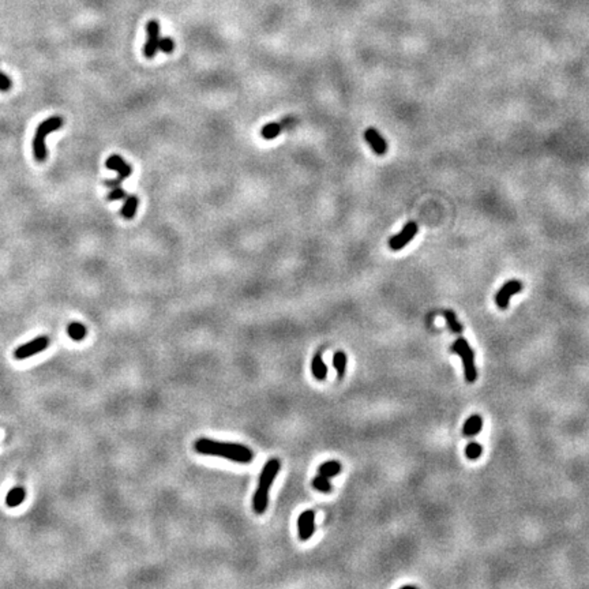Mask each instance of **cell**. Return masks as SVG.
Wrapping results in <instances>:
<instances>
[{
	"mask_svg": "<svg viewBox=\"0 0 589 589\" xmlns=\"http://www.w3.org/2000/svg\"><path fill=\"white\" fill-rule=\"evenodd\" d=\"M483 429V419L480 415H472L471 418L467 419L464 427H462V434L465 437H475Z\"/></svg>",
	"mask_w": 589,
	"mask_h": 589,
	"instance_id": "cell-12",
	"label": "cell"
},
{
	"mask_svg": "<svg viewBox=\"0 0 589 589\" xmlns=\"http://www.w3.org/2000/svg\"><path fill=\"white\" fill-rule=\"evenodd\" d=\"M453 353H457L462 358V363H464V372H465V379L468 383H473L477 378V371L475 367V355L471 345L465 338H458L456 340V343L453 344L452 347Z\"/></svg>",
	"mask_w": 589,
	"mask_h": 589,
	"instance_id": "cell-4",
	"label": "cell"
},
{
	"mask_svg": "<svg viewBox=\"0 0 589 589\" xmlns=\"http://www.w3.org/2000/svg\"><path fill=\"white\" fill-rule=\"evenodd\" d=\"M481 453H483V446L480 445V443H477V442H471V443H468L467 448H465L467 458L471 461L477 460V458L481 456Z\"/></svg>",
	"mask_w": 589,
	"mask_h": 589,
	"instance_id": "cell-21",
	"label": "cell"
},
{
	"mask_svg": "<svg viewBox=\"0 0 589 589\" xmlns=\"http://www.w3.org/2000/svg\"><path fill=\"white\" fill-rule=\"evenodd\" d=\"M64 120L60 116H52L47 120H44L41 124L35 130V135L33 138V154L34 158L39 163L47 160L48 153H47V145H45V139L51 133L59 130L63 126Z\"/></svg>",
	"mask_w": 589,
	"mask_h": 589,
	"instance_id": "cell-3",
	"label": "cell"
},
{
	"mask_svg": "<svg viewBox=\"0 0 589 589\" xmlns=\"http://www.w3.org/2000/svg\"><path fill=\"white\" fill-rule=\"evenodd\" d=\"M364 139L367 140V144L370 145L371 149L374 150L377 156H383L387 152V142L386 139L378 133V130L374 127H368L364 131Z\"/></svg>",
	"mask_w": 589,
	"mask_h": 589,
	"instance_id": "cell-11",
	"label": "cell"
},
{
	"mask_svg": "<svg viewBox=\"0 0 589 589\" xmlns=\"http://www.w3.org/2000/svg\"><path fill=\"white\" fill-rule=\"evenodd\" d=\"M138 205H139V199L137 195H127L124 201V205L121 207L120 215L124 217L126 220H133L137 215Z\"/></svg>",
	"mask_w": 589,
	"mask_h": 589,
	"instance_id": "cell-13",
	"label": "cell"
},
{
	"mask_svg": "<svg viewBox=\"0 0 589 589\" xmlns=\"http://www.w3.org/2000/svg\"><path fill=\"white\" fill-rule=\"evenodd\" d=\"M312 486H314L315 490H318V491L320 492H325V494H329V492L332 491V484H330L328 477L320 476V475L312 479Z\"/></svg>",
	"mask_w": 589,
	"mask_h": 589,
	"instance_id": "cell-22",
	"label": "cell"
},
{
	"mask_svg": "<svg viewBox=\"0 0 589 589\" xmlns=\"http://www.w3.org/2000/svg\"><path fill=\"white\" fill-rule=\"evenodd\" d=\"M158 49L164 52V53H171V52L175 49V43H173V40L169 39V37H164V39H161L160 40V47H158Z\"/></svg>",
	"mask_w": 589,
	"mask_h": 589,
	"instance_id": "cell-23",
	"label": "cell"
},
{
	"mask_svg": "<svg viewBox=\"0 0 589 589\" xmlns=\"http://www.w3.org/2000/svg\"><path fill=\"white\" fill-rule=\"evenodd\" d=\"M311 371L312 375H314V378H316L318 381H325L326 377H328V367H326V364H325V362L322 360L319 353H316V355L314 356V359H312Z\"/></svg>",
	"mask_w": 589,
	"mask_h": 589,
	"instance_id": "cell-14",
	"label": "cell"
},
{
	"mask_svg": "<svg viewBox=\"0 0 589 589\" xmlns=\"http://www.w3.org/2000/svg\"><path fill=\"white\" fill-rule=\"evenodd\" d=\"M25 496H26V491H25L24 487H14L8 491L7 496H6V504L10 507L20 506L25 501Z\"/></svg>",
	"mask_w": 589,
	"mask_h": 589,
	"instance_id": "cell-15",
	"label": "cell"
},
{
	"mask_svg": "<svg viewBox=\"0 0 589 589\" xmlns=\"http://www.w3.org/2000/svg\"><path fill=\"white\" fill-rule=\"evenodd\" d=\"M12 81L8 78L7 75L0 71V92H8L11 89Z\"/></svg>",
	"mask_w": 589,
	"mask_h": 589,
	"instance_id": "cell-25",
	"label": "cell"
},
{
	"mask_svg": "<svg viewBox=\"0 0 589 589\" xmlns=\"http://www.w3.org/2000/svg\"><path fill=\"white\" fill-rule=\"evenodd\" d=\"M418 232H419V226L415 221L406 223L400 234L394 235V236H391V238L389 239V247H390V250L393 251L402 250L406 244H409V242L416 236V235H418Z\"/></svg>",
	"mask_w": 589,
	"mask_h": 589,
	"instance_id": "cell-6",
	"label": "cell"
},
{
	"mask_svg": "<svg viewBox=\"0 0 589 589\" xmlns=\"http://www.w3.org/2000/svg\"><path fill=\"white\" fill-rule=\"evenodd\" d=\"M197 452L205 456H219L226 460L235 461L239 464H250L254 458V453L250 448L240 443H228V442H217L199 438L194 443Z\"/></svg>",
	"mask_w": 589,
	"mask_h": 589,
	"instance_id": "cell-1",
	"label": "cell"
},
{
	"mask_svg": "<svg viewBox=\"0 0 589 589\" xmlns=\"http://www.w3.org/2000/svg\"><path fill=\"white\" fill-rule=\"evenodd\" d=\"M315 513L312 510L303 511L299 519H297V529H299V538L300 540L306 542L311 538L315 531Z\"/></svg>",
	"mask_w": 589,
	"mask_h": 589,
	"instance_id": "cell-10",
	"label": "cell"
},
{
	"mask_svg": "<svg viewBox=\"0 0 589 589\" xmlns=\"http://www.w3.org/2000/svg\"><path fill=\"white\" fill-rule=\"evenodd\" d=\"M445 319H446V324H448V328L452 330L453 333H457V334H460V333H462V330H464V328H462V325L458 322V319H457L456 314H454V311H452V310H448V311H445Z\"/></svg>",
	"mask_w": 589,
	"mask_h": 589,
	"instance_id": "cell-20",
	"label": "cell"
},
{
	"mask_svg": "<svg viewBox=\"0 0 589 589\" xmlns=\"http://www.w3.org/2000/svg\"><path fill=\"white\" fill-rule=\"evenodd\" d=\"M48 345H49V338L47 336H40L33 340V341H30V343L16 348L14 356L20 360L26 359V358H30V356L37 355L40 352L45 351Z\"/></svg>",
	"mask_w": 589,
	"mask_h": 589,
	"instance_id": "cell-8",
	"label": "cell"
},
{
	"mask_svg": "<svg viewBox=\"0 0 589 589\" xmlns=\"http://www.w3.org/2000/svg\"><path fill=\"white\" fill-rule=\"evenodd\" d=\"M105 167L108 169H112V171H116L117 172V179L115 180H106L105 184L106 187H120L121 183H123V180H126L127 177H130L131 176V173H133V168H131V165L127 164L123 158H121L120 156H117V154H113V156H111L108 160H106L105 163Z\"/></svg>",
	"mask_w": 589,
	"mask_h": 589,
	"instance_id": "cell-5",
	"label": "cell"
},
{
	"mask_svg": "<svg viewBox=\"0 0 589 589\" xmlns=\"http://www.w3.org/2000/svg\"><path fill=\"white\" fill-rule=\"evenodd\" d=\"M127 198V194L121 187H113L112 191L108 194V201H120Z\"/></svg>",
	"mask_w": 589,
	"mask_h": 589,
	"instance_id": "cell-24",
	"label": "cell"
},
{
	"mask_svg": "<svg viewBox=\"0 0 589 589\" xmlns=\"http://www.w3.org/2000/svg\"><path fill=\"white\" fill-rule=\"evenodd\" d=\"M318 469H319L320 476H325L328 477V479H330V477L337 476V475L341 472V464H340L338 461L334 460L326 461V462H324Z\"/></svg>",
	"mask_w": 589,
	"mask_h": 589,
	"instance_id": "cell-16",
	"label": "cell"
},
{
	"mask_svg": "<svg viewBox=\"0 0 589 589\" xmlns=\"http://www.w3.org/2000/svg\"><path fill=\"white\" fill-rule=\"evenodd\" d=\"M281 131H282V124H281V123H267V124H265L262 127L261 135L265 138V139L270 140L274 139V138H277L281 134Z\"/></svg>",
	"mask_w": 589,
	"mask_h": 589,
	"instance_id": "cell-17",
	"label": "cell"
},
{
	"mask_svg": "<svg viewBox=\"0 0 589 589\" xmlns=\"http://www.w3.org/2000/svg\"><path fill=\"white\" fill-rule=\"evenodd\" d=\"M67 333H68V336H70L73 340H75V341H81V340L85 338L86 336L85 325L79 324V322H73V324L68 325Z\"/></svg>",
	"mask_w": 589,
	"mask_h": 589,
	"instance_id": "cell-19",
	"label": "cell"
},
{
	"mask_svg": "<svg viewBox=\"0 0 589 589\" xmlns=\"http://www.w3.org/2000/svg\"><path fill=\"white\" fill-rule=\"evenodd\" d=\"M146 31H148V40L144 47V55L148 59H153L156 56L157 51H160V24L157 20H150L146 25Z\"/></svg>",
	"mask_w": 589,
	"mask_h": 589,
	"instance_id": "cell-7",
	"label": "cell"
},
{
	"mask_svg": "<svg viewBox=\"0 0 589 589\" xmlns=\"http://www.w3.org/2000/svg\"><path fill=\"white\" fill-rule=\"evenodd\" d=\"M281 462L278 458H272L265 464L263 469H262L261 476H259V484L255 494L253 498V507L254 511L257 514H263L267 509V504H269V490L272 487V484L277 477L278 472H280Z\"/></svg>",
	"mask_w": 589,
	"mask_h": 589,
	"instance_id": "cell-2",
	"label": "cell"
},
{
	"mask_svg": "<svg viewBox=\"0 0 589 589\" xmlns=\"http://www.w3.org/2000/svg\"><path fill=\"white\" fill-rule=\"evenodd\" d=\"M523 287H524L523 282L519 280L506 281L504 287L496 292L495 296L496 306H498L501 310H506L507 306H509L510 297L513 296V295H515V293H519L520 291L523 289Z\"/></svg>",
	"mask_w": 589,
	"mask_h": 589,
	"instance_id": "cell-9",
	"label": "cell"
},
{
	"mask_svg": "<svg viewBox=\"0 0 589 589\" xmlns=\"http://www.w3.org/2000/svg\"><path fill=\"white\" fill-rule=\"evenodd\" d=\"M333 366L336 368L338 379H343L344 374H345V368H347V355L344 352H337L333 358Z\"/></svg>",
	"mask_w": 589,
	"mask_h": 589,
	"instance_id": "cell-18",
	"label": "cell"
}]
</instances>
